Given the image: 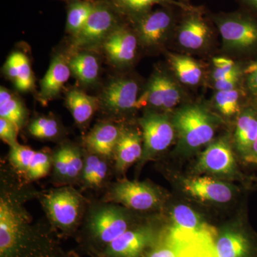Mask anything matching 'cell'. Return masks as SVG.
Wrapping results in <instances>:
<instances>
[{
	"mask_svg": "<svg viewBox=\"0 0 257 257\" xmlns=\"http://www.w3.org/2000/svg\"><path fill=\"white\" fill-rule=\"evenodd\" d=\"M155 241V232L152 228L143 226L128 229L107 244L106 253L109 257H140Z\"/></svg>",
	"mask_w": 257,
	"mask_h": 257,
	"instance_id": "5bb4252c",
	"label": "cell"
},
{
	"mask_svg": "<svg viewBox=\"0 0 257 257\" xmlns=\"http://www.w3.org/2000/svg\"><path fill=\"white\" fill-rule=\"evenodd\" d=\"M243 160L248 164H251V165H257V139L249 155Z\"/></svg>",
	"mask_w": 257,
	"mask_h": 257,
	"instance_id": "ee69618b",
	"label": "cell"
},
{
	"mask_svg": "<svg viewBox=\"0 0 257 257\" xmlns=\"http://www.w3.org/2000/svg\"><path fill=\"white\" fill-rule=\"evenodd\" d=\"M177 31V38L181 47L189 50L203 48L210 37V28L202 15V10L185 11Z\"/></svg>",
	"mask_w": 257,
	"mask_h": 257,
	"instance_id": "4fadbf2b",
	"label": "cell"
},
{
	"mask_svg": "<svg viewBox=\"0 0 257 257\" xmlns=\"http://www.w3.org/2000/svg\"><path fill=\"white\" fill-rule=\"evenodd\" d=\"M112 5L116 11L127 15L133 20L151 11L155 5L165 6H174L179 9L188 11L195 9L194 7L176 0H111Z\"/></svg>",
	"mask_w": 257,
	"mask_h": 257,
	"instance_id": "d4e9b609",
	"label": "cell"
},
{
	"mask_svg": "<svg viewBox=\"0 0 257 257\" xmlns=\"http://www.w3.org/2000/svg\"><path fill=\"white\" fill-rule=\"evenodd\" d=\"M170 230L180 233H198L212 229L192 208L179 204L171 212Z\"/></svg>",
	"mask_w": 257,
	"mask_h": 257,
	"instance_id": "cb8c5ba5",
	"label": "cell"
},
{
	"mask_svg": "<svg viewBox=\"0 0 257 257\" xmlns=\"http://www.w3.org/2000/svg\"><path fill=\"white\" fill-rule=\"evenodd\" d=\"M36 152L28 147L23 146L18 144L11 147L10 160L13 165L19 170L28 172L29 167Z\"/></svg>",
	"mask_w": 257,
	"mask_h": 257,
	"instance_id": "836d02e7",
	"label": "cell"
},
{
	"mask_svg": "<svg viewBox=\"0 0 257 257\" xmlns=\"http://www.w3.org/2000/svg\"><path fill=\"white\" fill-rule=\"evenodd\" d=\"M138 92V84L135 81L126 78L114 79L103 89L101 103L109 112H124L140 108Z\"/></svg>",
	"mask_w": 257,
	"mask_h": 257,
	"instance_id": "ba28073f",
	"label": "cell"
},
{
	"mask_svg": "<svg viewBox=\"0 0 257 257\" xmlns=\"http://www.w3.org/2000/svg\"><path fill=\"white\" fill-rule=\"evenodd\" d=\"M68 60L62 55L56 56L40 83V99L43 102L54 99L62 90L71 74Z\"/></svg>",
	"mask_w": 257,
	"mask_h": 257,
	"instance_id": "d6986e66",
	"label": "cell"
},
{
	"mask_svg": "<svg viewBox=\"0 0 257 257\" xmlns=\"http://www.w3.org/2000/svg\"><path fill=\"white\" fill-rule=\"evenodd\" d=\"M128 219L117 208H104L94 214L90 230L96 239L109 244L128 230Z\"/></svg>",
	"mask_w": 257,
	"mask_h": 257,
	"instance_id": "e0dca14e",
	"label": "cell"
},
{
	"mask_svg": "<svg viewBox=\"0 0 257 257\" xmlns=\"http://www.w3.org/2000/svg\"><path fill=\"white\" fill-rule=\"evenodd\" d=\"M71 72L80 82L93 84L99 77V64L95 56L88 52L75 53L68 60Z\"/></svg>",
	"mask_w": 257,
	"mask_h": 257,
	"instance_id": "4316f807",
	"label": "cell"
},
{
	"mask_svg": "<svg viewBox=\"0 0 257 257\" xmlns=\"http://www.w3.org/2000/svg\"><path fill=\"white\" fill-rule=\"evenodd\" d=\"M45 206L56 224L63 229H69L78 219L81 202L75 192L64 189L49 194L45 199Z\"/></svg>",
	"mask_w": 257,
	"mask_h": 257,
	"instance_id": "8fae6325",
	"label": "cell"
},
{
	"mask_svg": "<svg viewBox=\"0 0 257 257\" xmlns=\"http://www.w3.org/2000/svg\"><path fill=\"white\" fill-rule=\"evenodd\" d=\"M106 173L107 166L104 161L94 155L87 157L83 169V177L87 184L99 185L105 179Z\"/></svg>",
	"mask_w": 257,
	"mask_h": 257,
	"instance_id": "1f68e13d",
	"label": "cell"
},
{
	"mask_svg": "<svg viewBox=\"0 0 257 257\" xmlns=\"http://www.w3.org/2000/svg\"><path fill=\"white\" fill-rule=\"evenodd\" d=\"M170 7L150 11L133 20L138 41L146 47L158 46L167 38L175 24Z\"/></svg>",
	"mask_w": 257,
	"mask_h": 257,
	"instance_id": "8992f818",
	"label": "cell"
},
{
	"mask_svg": "<svg viewBox=\"0 0 257 257\" xmlns=\"http://www.w3.org/2000/svg\"><path fill=\"white\" fill-rule=\"evenodd\" d=\"M98 102L96 98L88 95L79 89L69 91L66 97V104L76 122L82 124L87 122L94 114Z\"/></svg>",
	"mask_w": 257,
	"mask_h": 257,
	"instance_id": "484cf974",
	"label": "cell"
},
{
	"mask_svg": "<svg viewBox=\"0 0 257 257\" xmlns=\"http://www.w3.org/2000/svg\"><path fill=\"white\" fill-rule=\"evenodd\" d=\"M67 154H68V172H67V179L75 178L79 175L83 169V164L80 155L77 150L67 147Z\"/></svg>",
	"mask_w": 257,
	"mask_h": 257,
	"instance_id": "f35d334b",
	"label": "cell"
},
{
	"mask_svg": "<svg viewBox=\"0 0 257 257\" xmlns=\"http://www.w3.org/2000/svg\"><path fill=\"white\" fill-rule=\"evenodd\" d=\"M182 98V90L177 83L168 74L157 72L139 99V106L150 105L159 110L170 111L178 105Z\"/></svg>",
	"mask_w": 257,
	"mask_h": 257,
	"instance_id": "52a82bcc",
	"label": "cell"
},
{
	"mask_svg": "<svg viewBox=\"0 0 257 257\" xmlns=\"http://www.w3.org/2000/svg\"><path fill=\"white\" fill-rule=\"evenodd\" d=\"M240 75H241V72H240V69H238L231 75L215 81L214 87L217 91L231 90L235 89L240 78Z\"/></svg>",
	"mask_w": 257,
	"mask_h": 257,
	"instance_id": "60d3db41",
	"label": "cell"
},
{
	"mask_svg": "<svg viewBox=\"0 0 257 257\" xmlns=\"http://www.w3.org/2000/svg\"><path fill=\"white\" fill-rule=\"evenodd\" d=\"M166 231L177 245V257H218L215 247L218 234L214 228L194 234Z\"/></svg>",
	"mask_w": 257,
	"mask_h": 257,
	"instance_id": "9a60e30c",
	"label": "cell"
},
{
	"mask_svg": "<svg viewBox=\"0 0 257 257\" xmlns=\"http://www.w3.org/2000/svg\"><path fill=\"white\" fill-rule=\"evenodd\" d=\"M56 172L59 176L67 178L68 172V154L67 147H63L57 152L55 158Z\"/></svg>",
	"mask_w": 257,
	"mask_h": 257,
	"instance_id": "ab89813d",
	"label": "cell"
},
{
	"mask_svg": "<svg viewBox=\"0 0 257 257\" xmlns=\"http://www.w3.org/2000/svg\"><path fill=\"white\" fill-rule=\"evenodd\" d=\"M95 3L84 0H76L71 3L67 13V30L72 36L77 35L94 10Z\"/></svg>",
	"mask_w": 257,
	"mask_h": 257,
	"instance_id": "f546056e",
	"label": "cell"
},
{
	"mask_svg": "<svg viewBox=\"0 0 257 257\" xmlns=\"http://www.w3.org/2000/svg\"><path fill=\"white\" fill-rule=\"evenodd\" d=\"M196 170L214 175H234L236 160L229 143L223 139L211 143L199 156Z\"/></svg>",
	"mask_w": 257,
	"mask_h": 257,
	"instance_id": "30bf717a",
	"label": "cell"
},
{
	"mask_svg": "<svg viewBox=\"0 0 257 257\" xmlns=\"http://www.w3.org/2000/svg\"><path fill=\"white\" fill-rule=\"evenodd\" d=\"M114 6L106 3H96L94 10L82 30L72 36V46L77 50L89 49L102 44L104 40L119 26Z\"/></svg>",
	"mask_w": 257,
	"mask_h": 257,
	"instance_id": "277c9868",
	"label": "cell"
},
{
	"mask_svg": "<svg viewBox=\"0 0 257 257\" xmlns=\"http://www.w3.org/2000/svg\"><path fill=\"white\" fill-rule=\"evenodd\" d=\"M121 132L110 123L97 125L86 138L88 149L94 153L109 157L114 153Z\"/></svg>",
	"mask_w": 257,
	"mask_h": 257,
	"instance_id": "44dd1931",
	"label": "cell"
},
{
	"mask_svg": "<svg viewBox=\"0 0 257 257\" xmlns=\"http://www.w3.org/2000/svg\"><path fill=\"white\" fill-rule=\"evenodd\" d=\"M246 8V11L257 17V0H237Z\"/></svg>",
	"mask_w": 257,
	"mask_h": 257,
	"instance_id": "7bdbcfd3",
	"label": "cell"
},
{
	"mask_svg": "<svg viewBox=\"0 0 257 257\" xmlns=\"http://www.w3.org/2000/svg\"><path fill=\"white\" fill-rule=\"evenodd\" d=\"M188 1V0H181V2H182V3H185V2H187ZM186 4V3H185Z\"/></svg>",
	"mask_w": 257,
	"mask_h": 257,
	"instance_id": "f6af8a7d",
	"label": "cell"
},
{
	"mask_svg": "<svg viewBox=\"0 0 257 257\" xmlns=\"http://www.w3.org/2000/svg\"><path fill=\"white\" fill-rule=\"evenodd\" d=\"M20 128L13 121L0 117V138L10 147L18 145V134Z\"/></svg>",
	"mask_w": 257,
	"mask_h": 257,
	"instance_id": "74e56055",
	"label": "cell"
},
{
	"mask_svg": "<svg viewBox=\"0 0 257 257\" xmlns=\"http://www.w3.org/2000/svg\"><path fill=\"white\" fill-rule=\"evenodd\" d=\"M239 93L235 89L231 90L217 91L214 96L216 109L226 117H231L239 112Z\"/></svg>",
	"mask_w": 257,
	"mask_h": 257,
	"instance_id": "4dcf8cb0",
	"label": "cell"
},
{
	"mask_svg": "<svg viewBox=\"0 0 257 257\" xmlns=\"http://www.w3.org/2000/svg\"><path fill=\"white\" fill-rule=\"evenodd\" d=\"M213 64H214V71H213L212 77L214 82L231 75L235 71L239 69V67L235 64L234 61L226 57H214L213 59Z\"/></svg>",
	"mask_w": 257,
	"mask_h": 257,
	"instance_id": "8d00e7d4",
	"label": "cell"
},
{
	"mask_svg": "<svg viewBox=\"0 0 257 257\" xmlns=\"http://www.w3.org/2000/svg\"><path fill=\"white\" fill-rule=\"evenodd\" d=\"M0 117L13 121L20 128L26 117V109L23 102L3 87L0 89Z\"/></svg>",
	"mask_w": 257,
	"mask_h": 257,
	"instance_id": "f1b7e54d",
	"label": "cell"
},
{
	"mask_svg": "<svg viewBox=\"0 0 257 257\" xmlns=\"http://www.w3.org/2000/svg\"><path fill=\"white\" fill-rule=\"evenodd\" d=\"M143 131V159H151L165 151L173 143L175 130L165 114L147 113L140 119Z\"/></svg>",
	"mask_w": 257,
	"mask_h": 257,
	"instance_id": "5b68a950",
	"label": "cell"
},
{
	"mask_svg": "<svg viewBox=\"0 0 257 257\" xmlns=\"http://www.w3.org/2000/svg\"><path fill=\"white\" fill-rule=\"evenodd\" d=\"M51 161L50 157L43 152H36L28 171L30 179H39L45 177L49 172Z\"/></svg>",
	"mask_w": 257,
	"mask_h": 257,
	"instance_id": "d590c367",
	"label": "cell"
},
{
	"mask_svg": "<svg viewBox=\"0 0 257 257\" xmlns=\"http://www.w3.org/2000/svg\"><path fill=\"white\" fill-rule=\"evenodd\" d=\"M112 194L115 201L135 210L154 209L160 202L155 188L150 184L136 181H121L116 184Z\"/></svg>",
	"mask_w": 257,
	"mask_h": 257,
	"instance_id": "9c48e42d",
	"label": "cell"
},
{
	"mask_svg": "<svg viewBox=\"0 0 257 257\" xmlns=\"http://www.w3.org/2000/svg\"><path fill=\"white\" fill-rule=\"evenodd\" d=\"M247 87L251 92L257 94V60L248 66L246 70Z\"/></svg>",
	"mask_w": 257,
	"mask_h": 257,
	"instance_id": "b9f144b4",
	"label": "cell"
},
{
	"mask_svg": "<svg viewBox=\"0 0 257 257\" xmlns=\"http://www.w3.org/2000/svg\"><path fill=\"white\" fill-rule=\"evenodd\" d=\"M146 257H177V245L165 231Z\"/></svg>",
	"mask_w": 257,
	"mask_h": 257,
	"instance_id": "e575fe53",
	"label": "cell"
},
{
	"mask_svg": "<svg viewBox=\"0 0 257 257\" xmlns=\"http://www.w3.org/2000/svg\"><path fill=\"white\" fill-rule=\"evenodd\" d=\"M179 145L194 151L211 143L215 132V119L202 106L187 105L176 111L172 119Z\"/></svg>",
	"mask_w": 257,
	"mask_h": 257,
	"instance_id": "7a4b0ae2",
	"label": "cell"
},
{
	"mask_svg": "<svg viewBox=\"0 0 257 257\" xmlns=\"http://www.w3.org/2000/svg\"><path fill=\"white\" fill-rule=\"evenodd\" d=\"M9 197L0 201V257H51L48 245Z\"/></svg>",
	"mask_w": 257,
	"mask_h": 257,
	"instance_id": "6da1fadb",
	"label": "cell"
},
{
	"mask_svg": "<svg viewBox=\"0 0 257 257\" xmlns=\"http://www.w3.org/2000/svg\"><path fill=\"white\" fill-rule=\"evenodd\" d=\"M29 131L35 138L50 139L57 136L59 126L56 120L52 118L40 117L32 121Z\"/></svg>",
	"mask_w": 257,
	"mask_h": 257,
	"instance_id": "d6a6232c",
	"label": "cell"
},
{
	"mask_svg": "<svg viewBox=\"0 0 257 257\" xmlns=\"http://www.w3.org/2000/svg\"><path fill=\"white\" fill-rule=\"evenodd\" d=\"M5 72L21 92H27L34 87L35 79L30 60L23 52H15L8 57Z\"/></svg>",
	"mask_w": 257,
	"mask_h": 257,
	"instance_id": "603a6c76",
	"label": "cell"
},
{
	"mask_svg": "<svg viewBox=\"0 0 257 257\" xmlns=\"http://www.w3.org/2000/svg\"><path fill=\"white\" fill-rule=\"evenodd\" d=\"M218 257H250L252 242L242 229L230 228L218 235L215 241Z\"/></svg>",
	"mask_w": 257,
	"mask_h": 257,
	"instance_id": "ac0fdd59",
	"label": "cell"
},
{
	"mask_svg": "<svg viewBox=\"0 0 257 257\" xmlns=\"http://www.w3.org/2000/svg\"><path fill=\"white\" fill-rule=\"evenodd\" d=\"M210 18L227 50H248L257 45V17L249 12L218 13Z\"/></svg>",
	"mask_w": 257,
	"mask_h": 257,
	"instance_id": "3957f363",
	"label": "cell"
},
{
	"mask_svg": "<svg viewBox=\"0 0 257 257\" xmlns=\"http://www.w3.org/2000/svg\"><path fill=\"white\" fill-rule=\"evenodd\" d=\"M183 187L192 197L202 202L224 204L234 195L232 186L207 176L184 179Z\"/></svg>",
	"mask_w": 257,
	"mask_h": 257,
	"instance_id": "2e32d148",
	"label": "cell"
},
{
	"mask_svg": "<svg viewBox=\"0 0 257 257\" xmlns=\"http://www.w3.org/2000/svg\"><path fill=\"white\" fill-rule=\"evenodd\" d=\"M138 42L135 32L119 25L106 37L101 45L111 63L124 67L135 60Z\"/></svg>",
	"mask_w": 257,
	"mask_h": 257,
	"instance_id": "7c38bea8",
	"label": "cell"
},
{
	"mask_svg": "<svg viewBox=\"0 0 257 257\" xmlns=\"http://www.w3.org/2000/svg\"><path fill=\"white\" fill-rule=\"evenodd\" d=\"M257 139V111L251 108L239 113L234 131V145L244 160L252 150Z\"/></svg>",
	"mask_w": 257,
	"mask_h": 257,
	"instance_id": "ffe728a7",
	"label": "cell"
},
{
	"mask_svg": "<svg viewBox=\"0 0 257 257\" xmlns=\"http://www.w3.org/2000/svg\"><path fill=\"white\" fill-rule=\"evenodd\" d=\"M114 153L116 168L121 171L141 158L143 147L140 134L134 130L121 132Z\"/></svg>",
	"mask_w": 257,
	"mask_h": 257,
	"instance_id": "7402d4cb",
	"label": "cell"
},
{
	"mask_svg": "<svg viewBox=\"0 0 257 257\" xmlns=\"http://www.w3.org/2000/svg\"><path fill=\"white\" fill-rule=\"evenodd\" d=\"M172 69L181 82L189 86L197 85L202 80V69L195 60L188 56L169 54Z\"/></svg>",
	"mask_w": 257,
	"mask_h": 257,
	"instance_id": "83f0119b",
	"label": "cell"
}]
</instances>
